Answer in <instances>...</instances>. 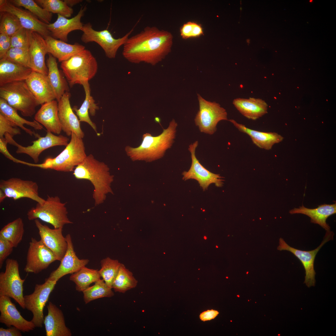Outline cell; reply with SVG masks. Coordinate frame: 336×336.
<instances>
[{"label": "cell", "instance_id": "1", "mask_svg": "<svg viewBox=\"0 0 336 336\" xmlns=\"http://www.w3.org/2000/svg\"><path fill=\"white\" fill-rule=\"evenodd\" d=\"M173 40L170 32L147 26L128 37L123 45L122 54L130 63L144 62L154 66L171 52Z\"/></svg>", "mask_w": 336, "mask_h": 336}, {"label": "cell", "instance_id": "2", "mask_svg": "<svg viewBox=\"0 0 336 336\" xmlns=\"http://www.w3.org/2000/svg\"><path fill=\"white\" fill-rule=\"evenodd\" d=\"M73 172L76 179L88 180L93 185V198L96 206L103 203L106 195L112 193L110 185L113 176L110 175L107 165L96 160L92 154L87 156Z\"/></svg>", "mask_w": 336, "mask_h": 336}, {"label": "cell", "instance_id": "3", "mask_svg": "<svg viewBox=\"0 0 336 336\" xmlns=\"http://www.w3.org/2000/svg\"><path fill=\"white\" fill-rule=\"evenodd\" d=\"M177 126V123L173 119L168 128L164 129L159 135L154 136L149 133L144 134L142 142L138 147H125L127 155L133 161L144 160L150 162L162 158L174 142Z\"/></svg>", "mask_w": 336, "mask_h": 336}, {"label": "cell", "instance_id": "4", "mask_svg": "<svg viewBox=\"0 0 336 336\" xmlns=\"http://www.w3.org/2000/svg\"><path fill=\"white\" fill-rule=\"evenodd\" d=\"M70 141L65 148L56 157L46 159L41 164L30 163L29 166L59 171H73L86 156L82 138L72 133Z\"/></svg>", "mask_w": 336, "mask_h": 336}, {"label": "cell", "instance_id": "5", "mask_svg": "<svg viewBox=\"0 0 336 336\" xmlns=\"http://www.w3.org/2000/svg\"><path fill=\"white\" fill-rule=\"evenodd\" d=\"M60 67L71 87L92 79L97 72L98 64L91 51L85 49L61 62Z\"/></svg>", "mask_w": 336, "mask_h": 336}, {"label": "cell", "instance_id": "6", "mask_svg": "<svg viewBox=\"0 0 336 336\" xmlns=\"http://www.w3.org/2000/svg\"><path fill=\"white\" fill-rule=\"evenodd\" d=\"M0 97L25 117H31L39 104L25 81L15 82L0 86Z\"/></svg>", "mask_w": 336, "mask_h": 336}, {"label": "cell", "instance_id": "7", "mask_svg": "<svg viewBox=\"0 0 336 336\" xmlns=\"http://www.w3.org/2000/svg\"><path fill=\"white\" fill-rule=\"evenodd\" d=\"M66 204L62 202L58 196L48 195L44 203H37L29 210L27 218L29 220L40 219L52 225L54 228H63L64 225L72 223L68 217Z\"/></svg>", "mask_w": 336, "mask_h": 336}, {"label": "cell", "instance_id": "8", "mask_svg": "<svg viewBox=\"0 0 336 336\" xmlns=\"http://www.w3.org/2000/svg\"><path fill=\"white\" fill-rule=\"evenodd\" d=\"M5 270L0 273V296L13 299L23 309H25L23 294V284L25 279L20 275L17 261L12 259H6Z\"/></svg>", "mask_w": 336, "mask_h": 336}, {"label": "cell", "instance_id": "9", "mask_svg": "<svg viewBox=\"0 0 336 336\" xmlns=\"http://www.w3.org/2000/svg\"><path fill=\"white\" fill-rule=\"evenodd\" d=\"M138 20L131 30L124 36L115 39L107 29L100 31L94 30L90 23L83 24L82 31L83 34L81 40L85 43L94 42L104 50L106 56L110 59L116 57L117 51L120 46L123 45L129 36L133 31Z\"/></svg>", "mask_w": 336, "mask_h": 336}, {"label": "cell", "instance_id": "10", "mask_svg": "<svg viewBox=\"0 0 336 336\" xmlns=\"http://www.w3.org/2000/svg\"><path fill=\"white\" fill-rule=\"evenodd\" d=\"M199 110L194 120L202 133L210 135L216 131L217 126L221 120H227V113L226 110L215 102L206 100L198 94Z\"/></svg>", "mask_w": 336, "mask_h": 336}, {"label": "cell", "instance_id": "11", "mask_svg": "<svg viewBox=\"0 0 336 336\" xmlns=\"http://www.w3.org/2000/svg\"><path fill=\"white\" fill-rule=\"evenodd\" d=\"M57 282L47 278L44 283L35 285L32 293L24 296L25 309L32 313L33 316L31 321L36 327H43L44 309Z\"/></svg>", "mask_w": 336, "mask_h": 336}, {"label": "cell", "instance_id": "12", "mask_svg": "<svg viewBox=\"0 0 336 336\" xmlns=\"http://www.w3.org/2000/svg\"><path fill=\"white\" fill-rule=\"evenodd\" d=\"M4 137L8 143L17 147L16 153L28 155L36 163L39 161L40 155L44 151L57 146H66L69 140L67 137L62 135L56 136L50 131H47L45 136H40L37 140L32 141V145L25 147L17 143L13 137L7 133L5 134Z\"/></svg>", "mask_w": 336, "mask_h": 336}, {"label": "cell", "instance_id": "13", "mask_svg": "<svg viewBox=\"0 0 336 336\" xmlns=\"http://www.w3.org/2000/svg\"><path fill=\"white\" fill-rule=\"evenodd\" d=\"M334 234L330 231H326L321 244L316 249L310 251H303L292 247L287 244L283 238L279 240V245L277 249L279 250H287L292 253L302 263L305 270L304 283L308 287L315 285V272L314 268V262L315 256L323 246L330 240H333Z\"/></svg>", "mask_w": 336, "mask_h": 336}, {"label": "cell", "instance_id": "14", "mask_svg": "<svg viewBox=\"0 0 336 336\" xmlns=\"http://www.w3.org/2000/svg\"><path fill=\"white\" fill-rule=\"evenodd\" d=\"M29 245L24 269L26 272L38 273L57 260L55 254L41 240L32 237Z\"/></svg>", "mask_w": 336, "mask_h": 336}, {"label": "cell", "instance_id": "15", "mask_svg": "<svg viewBox=\"0 0 336 336\" xmlns=\"http://www.w3.org/2000/svg\"><path fill=\"white\" fill-rule=\"evenodd\" d=\"M0 189L5 193L7 197L16 200L26 198L37 203H42L45 200L39 194V186L36 182L19 178H12L7 180H1Z\"/></svg>", "mask_w": 336, "mask_h": 336}, {"label": "cell", "instance_id": "16", "mask_svg": "<svg viewBox=\"0 0 336 336\" xmlns=\"http://www.w3.org/2000/svg\"><path fill=\"white\" fill-rule=\"evenodd\" d=\"M198 145L197 141L190 144L188 150L191 153L192 163L187 171H184L183 179L186 180L193 179L197 180L203 191L208 189L209 185L214 183L217 187H221L224 181L219 174L213 173L205 168L199 162L195 155V150Z\"/></svg>", "mask_w": 336, "mask_h": 336}, {"label": "cell", "instance_id": "17", "mask_svg": "<svg viewBox=\"0 0 336 336\" xmlns=\"http://www.w3.org/2000/svg\"><path fill=\"white\" fill-rule=\"evenodd\" d=\"M0 12H7L15 15L22 27L29 30L36 32L44 38L51 35L47 24L40 20L29 11L16 6L7 0H0Z\"/></svg>", "mask_w": 336, "mask_h": 336}, {"label": "cell", "instance_id": "18", "mask_svg": "<svg viewBox=\"0 0 336 336\" xmlns=\"http://www.w3.org/2000/svg\"><path fill=\"white\" fill-rule=\"evenodd\" d=\"M0 322L7 327L14 326L23 332L33 330L35 326L31 320H26L21 314L10 298L0 296Z\"/></svg>", "mask_w": 336, "mask_h": 336}, {"label": "cell", "instance_id": "19", "mask_svg": "<svg viewBox=\"0 0 336 336\" xmlns=\"http://www.w3.org/2000/svg\"><path fill=\"white\" fill-rule=\"evenodd\" d=\"M35 222L38 230L40 240L55 254L57 260L60 261L68 247L66 237L63 235V228L51 229L42 224L38 219L35 220Z\"/></svg>", "mask_w": 336, "mask_h": 336}, {"label": "cell", "instance_id": "20", "mask_svg": "<svg viewBox=\"0 0 336 336\" xmlns=\"http://www.w3.org/2000/svg\"><path fill=\"white\" fill-rule=\"evenodd\" d=\"M70 96V93L66 92L58 101V115L62 130L68 136H71L73 133L83 138L84 133L81 128L79 120L71 107Z\"/></svg>", "mask_w": 336, "mask_h": 336}, {"label": "cell", "instance_id": "21", "mask_svg": "<svg viewBox=\"0 0 336 336\" xmlns=\"http://www.w3.org/2000/svg\"><path fill=\"white\" fill-rule=\"evenodd\" d=\"M65 237L68 243L67 251L59 267L47 278L49 280L57 281L65 275L77 272L89 262L88 259H80L76 255L70 235L68 234Z\"/></svg>", "mask_w": 336, "mask_h": 336}, {"label": "cell", "instance_id": "22", "mask_svg": "<svg viewBox=\"0 0 336 336\" xmlns=\"http://www.w3.org/2000/svg\"><path fill=\"white\" fill-rule=\"evenodd\" d=\"M86 9V7H82L77 14L74 17L68 19L58 14L56 20L54 23L47 25L51 36L56 39L67 42L68 36L70 32L75 30H82L83 24L81 21Z\"/></svg>", "mask_w": 336, "mask_h": 336}, {"label": "cell", "instance_id": "23", "mask_svg": "<svg viewBox=\"0 0 336 336\" xmlns=\"http://www.w3.org/2000/svg\"><path fill=\"white\" fill-rule=\"evenodd\" d=\"M28 49L32 71L47 76L48 70L45 63V57L48 52L44 38L38 33L31 31Z\"/></svg>", "mask_w": 336, "mask_h": 336}, {"label": "cell", "instance_id": "24", "mask_svg": "<svg viewBox=\"0 0 336 336\" xmlns=\"http://www.w3.org/2000/svg\"><path fill=\"white\" fill-rule=\"evenodd\" d=\"M25 81L39 105L56 99L47 76L32 71Z\"/></svg>", "mask_w": 336, "mask_h": 336}, {"label": "cell", "instance_id": "25", "mask_svg": "<svg viewBox=\"0 0 336 336\" xmlns=\"http://www.w3.org/2000/svg\"><path fill=\"white\" fill-rule=\"evenodd\" d=\"M48 314L44 318L46 336H71L70 329L66 325L62 310L49 301L47 306Z\"/></svg>", "mask_w": 336, "mask_h": 336}, {"label": "cell", "instance_id": "26", "mask_svg": "<svg viewBox=\"0 0 336 336\" xmlns=\"http://www.w3.org/2000/svg\"><path fill=\"white\" fill-rule=\"evenodd\" d=\"M35 120L41 124L47 131L59 134L62 131L58 115V103L54 100L41 105L35 114Z\"/></svg>", "mask_w": 336, "mask_h": 336}, {"label": "cell", "instance_id": "27", "mask_svg": "<svg viewBox=\"0 0 336 336\" xmlns=\"http://www.w3.org/2000/svg\"><path fill=\"white\" fill-rule=\"evenodd\" d=\"M32 71L31 68L18 63L4 58L0 59V86L25 81Z\"/></svg>", "mask_w": 336, "mask_h": 336}, {"label": "cell", "instance_id": "28", "mask_svg": "<svg viewBox=\"0 0 336 336\" xmlns=\"http://www.w3.org/2000/svg\"><path fill=\"white\" fill-rule=\"evenodd\" d=\"M229 121L240 131L248 134L253 143L261 148L270 150L274 144L281 142L283 139V137L277 133L254 130L237 123L233 119H230Z\"/></svg>", "mask_w": 336, "mask_h": 336}, {"label": "cell", "instance_id": "29", "mask_svg": "<svg viewBox=\"0 0 336 336\" xmlns=\"http://www.w3.org/2000/svg\"><path fill=\"white\" fill-rule=\"evenodd\" d=\"M44 38L47 43L48 53L57 58L59 62L68 60L85 49L84 46L79 43L68 44L55 39L51 35L47 36Z\"/></svg>", "mask_w": 336, "mask_h": 336}, {"label": "cell", "instance_id": "30", "mask_svg": "<svg viewBox=\"0 0 336 336\" xmlns=\"http://www.w3.org/2000/svg\"><path fill=\"white\" fill-rule=\"evenodd\" d=\"M232 103L242 114L249 119L256 120L267 113V104L260 98H237Z\"/></svg>", "mask_w": 336, "mask_h": 336}, {"label": "cell", "instance_id": "31", "mask_svg": "<svg viewBox=\"0 0 336 336\" xmlns=\"http://www.w3.org/2000/svg\"><path fill=\"white\" fill-rule=\"evenodd\" d=\"M47 65L48 70L47 77L58 101L66 92H68V85L63 73L58 68L56 58L49 53Z\"/></svg>", "mask_w": 336, "mask_h": 336}, {"label": "cell", "instance_id": "32", "mask_svg": "<svg viewBox=\"0 0 336 336\" xmlns=\"http://www.w3.org/2000/svg\"><path fill=\"white\" fill-rule=\"evenodd\" d=\"M289 213L291 214L301 213L306 215L310 217L311 222L318 224L326 231H329L330 227L326 223V220L329 216L336 213V204H321L314 209L307 208L302 205L299 208H294L290 210Z\"/></svg>", "mask_w": 336, "mask_h": 336}, {"label": "cell", "instance_id": "33", "mask_svg": "<svg viewBox=\"0 0 336 336\" xmlns=\"http://www.w3.org/2000/svg\"><path fill=\"white\" fill-rule=\"evenodd\" d=\"M0 114L30 135H34L38 138L40 136L38 134L25 127L24 125L30 126L36 130H42L43 128V125L35 120L31 121L22 118L18 114L17 110L10 105L6 100L1 98Z\"/></svg>", "mask_w": 336, "mask_h": 336}, {"label": "cell", "instance_id": "34", "mask_svg": "<svg viewBox=\"0 0 336 336\" xmlns=\"http://www.w3.org/2000/svg\"><path fill=\"white\" fill-rule=\"evenodd\" d=\"M82 85L83 86L85 93V99L79 109H77L76 106L74 107L72 109L73 111L76 112L80 121L88 123L97 133L96 126L91 119L88 112L89 111L91 115L94 116L96 110L99 108L91 95V89L89 81L83 82Z\"/></svg>", "mask_w": 336, "mask_h": 336}, {"label": "cell", "instance_id": "35", "mask_svg": "<svg viewBox=\"0 0 336 336\" xmlns=\"http://www.w3.org/2000/svg\"><path fill=\"white\" fill-rule=\"evenodd\" d=\"M100 275L97 270L90 269L84 267L76 272L72 274L70 280L76 284V289L79 292H83L90 285L100 279Z\"/></svg>", "mask_w": 336, "mask_h": 336}, {"label": "cell", "instance_id": "36", "mask_svg": "<svg viewBox=\"0 0 336 336\" xmlns=\"http://www.w3.org/2000/svg\"><path fill=\"white\" fill-rule=\"evenodd\" d=\"M24 232L22 219L19 217L5 226L0 231V236L16 247L21 241Z\"/></svg>", "mask_w": 336, "mask_h": 336}, {"label": "cell", "instance_id": "37", "mask_svg": "<svg viewBox=\"0 0 336 336\" xmlns=\"http://www.w3.org/2000/svg\"><path fill=\"white\" fill-rule=\"evenodd\" d=\"M137 281L132 273L123 264L121 265L113 282L112 288L115 292L124 293L135 287Z\"/></svg>", "mask_w": 336, "mask_h": 336}, {"label": "cell", "instance_id": "38", "mask_svg": "<svg viewBox=\"0 0 336 336\" xmlns=\"http://www.w3.org/2000/svg\"><path fill=\"white\" fill-rule=\"evenodd\" d=\"M84 301L86 304L98 298L111 297L114 295L112 288L109 287L104 280L100 279L94 285L89 287L83 292Z\"/></svg>", "mask_w": 336, "mask_h": 336}, {"label": "cell", "instance_id": "39", "mask_svg": "<svg viewBox=\"0 0 336 336\" xmlns=\"http://www.w3.org/2000/svg\"><path fill=\"white\" fill-rule=\"evenodd\" d=\"M10 2L18 7H23L41 21L48 24L52 18V14L40 7L33 0H10Z\"/></svg>", "mask_w": 336, "mask_h": 336}, {"label": "cell", "instance_id": "40", "mask_svg": "<svg viewBox=\"0 0 336 336\" xmlns=\"http://www.w3.org/2000/svg\"><path fill=\"white\" fill-rule=\"evenodd\" d=\"M101 268L99 270L101 277L106 284L112 288L113 282L121 265L117 260L106 258L101 260Z\"/></svg>", "mask_w": 336, "mask_h": 336}, {"label": "cell", "instance_id": "41", "mask_svg": "<svg viewBox=\"0 0 336 336\" xmlns=\"http://www.w3.org/2000/svg\"><path fill=\"white\" fill-rule=\"evenodd\" d=\"M42 7L51 13H57L66 18L70 17L73 9L65 1L61 0H35Z\"/></svg>", "mask_w": 336, "mask_h": 336}, {"label": "cell", "instance_id": "42", "mask_svg": "<svg viewBox=\"0 0 336 336\" xmlns=\"http://www.w3.org/2000/svg\"><path fill=\"white\" fill-rule=\"evenodd\" d=\"M22 27L18 18L7 12H0V33L11 37Z\"/></svg>", "mask_w": 336, "mask_h": 336}, {"label": "cell", "instance_id": "43", "mask_svg": "<svg viewBox=\"0 0 336 336\" xmlns=\"http://www.w3.org/2000/svg\"><path fill=\"white\" fill-rule=\"evenodd\" d=\"M4 58L32 69V64L29 49L20 48H11Z\"/></svg>", "mask_w": 336, "mask_h": 336}, {"label": "cell", "instance_id": "44", "mask_svg": "<svg viewBox=\"0 0 336 336\" xmlns=\"http://www.w3.org/2000/svg\"><path fill=\"white\" fill-rule=\"evenodd\" d=\"M31 31L22 27L11 37V48L28 49L30 42Z\"/></svg>", "mask_w": 336, "mask_h": 336}, {"label": "cell", "instance_id": "45", "mask_svg": "<svg viewBox=\"0 0 336 336\" xmlns=\"http://www.w3.org/2000/svg\"><path fill=\"white\" fill-rule=\"evenodd\" d=\"M180 35L184 39L199 37L203 34L201 26L196 23L189 21L183 25L180 29Z\"/></svg>", "mask_w": 336, "mask_h": 336}, {"label": "cell", "instance_id": "46", "mask_svg": "<svg viewBox=\"0 0 336 336\" xmlns=\"http://www.w3.org/2000/svg\"><path fill=\"white\" fill-rule=\"evenodd\" d=\"M6 133L13 137L15 135L21 134V132L18 127L0 114V138H4Z\"/></svg>", "mask_w": 336, "mask_h": 336}, {"label": "cell", "instance_id": "47", "mask_svg": "<svg viewBox=\"0 0 336 336\" xmlns=\"http://www.w3.org/2000/svg\"><path fill=\"white\" fill-rule=\"evenodd\" d=\"M14 247L9 241L0 236V268L4 261L12 253Z\"/></svg>", "mask_w": 336, "mask_h": 336}, {"label": "cell", "instance_id": "48", "mask_svg": "<svg viewBox=\"0 0 336 336\" xmlns=\"http://www.w3.org/2000/svg\"><path fill=\"white\" fill-rule=\"evenodd\" d=\"M11 37L0 33V59L2 58L11 48Z\"/></svg>", "mask_w": 336, "mask_h": 336}, {"label": "cell", "instance_id": "49", "mask_svg": "<svg viewBox=\"0 0 336 336\" xmlns=\"http://www.w3.org/2000/svg\"><path fill=\"white\" fill-rule=\"evenodd\" d=\"M8 142L5 137L0 138V151L6 157L13 161V162L21 163L22 161L18 160L14 157L8 151L7 148Z\"/></svg>", "mask_w": 336, "mask_h": 336}, {"label": "cell", "instance_id": "50", "mask_svg": "<svg viewBox=\"0 0 336 336\" xmlns=\"http://www.w3.org/2000/svg\"><path fill=\"white\" fill-rule=\"evenodd\" d=\"M17 328L12 326L5 329L0 328V336H21L22 334Z\"/></svg>", "mask_w": 336, "mask_h": 336}, {"label": "cell", "instance_id": "51", "mask_svg": "<svg viewBox=\"0 0 336 336\" xmlns=\"http://www.w3.org/2000/svg\"><path fill=\"white\" fill-rule=\"evenodd\" d=\"M219 312L213 310H208L201 313L199 318L200 320L203 321L210 320L214 319L219 314Z\"/></svg>", "mask_w": 336, "mask_h": 336}, {"label": "cell", "instance_id": "52", "mask_svg": "<svg viewBox=\"0 0 336 336\" xmlns=\"http://www.w3.org/2000/svg\"><path fill=\"white\" fill-rule=\"evenodd\" d=\"M64 1L69 6L71 7L81 2L82 1L81 0H64Z\"/></svg>", "mask_w": 336, "mask_h": 336}, {"label": "cell", "instance_id": "53", "mask_svg": "<svg viewBox=\"0 0 336 336\" xmlns=\"http://www.w3.org/2000/svg\"><path fill=\"white\" fill-rule=\"evenodd\" d=\"M7 197L4 192L0 189V203L2 202Z\"/></svg>", "mask_w": 336, "mask_h": 336}, {"label": "cell", "instance_id": "54", "mask_svg": "<svg viewBox=\"0 0 336 336\" xmlns=\"http://www.w3.org/2000/svg\"><path fill=\"white\" fill-rule=\"evenodd\" d=\"M247 42L248 44H249L250 43V39H247Z\"/></svg>", "mask_w": 336, "mask_h": 336}, {"label": "cell", "instance_id": "55", "mask_svg": "<svg viewBox=\"0 0 336 336\" xmlns=\"http://www.w3.org/2000/svg\"><path fill=\"white\" fill-rule=\"evenodd\" d=\"M204 239L205 240H206V239H207V237H206V236H204Z\"/></svg>", "mask_w": 336, "mask_h": 336}, {"label": "cell", "instance_id": "56", "mask_svg": "<svg viewBox=\"0 0 336 336\" xmlns=\"http://www.w3.org/2000/svg\"><path fill=\"white\" fill-rule=\"evenodd\" d=\"M312 1V0H310V2H311Z\"/></svg>", "mask_w": 336, "mask_h": 336}, {"label": "cell", "instance_id": "57", "mask_svg": "<svg viewBox=\"0 0 336 336\" xmlns=\"http://www.w3.org/2000/svg\"><path fill=\"white\" fill-rule=\"evenodd\" d=\"M216 248H218V246H216Z\"/></svg>", "mask_w": 336, "mask_h": 336}]
</instances>
